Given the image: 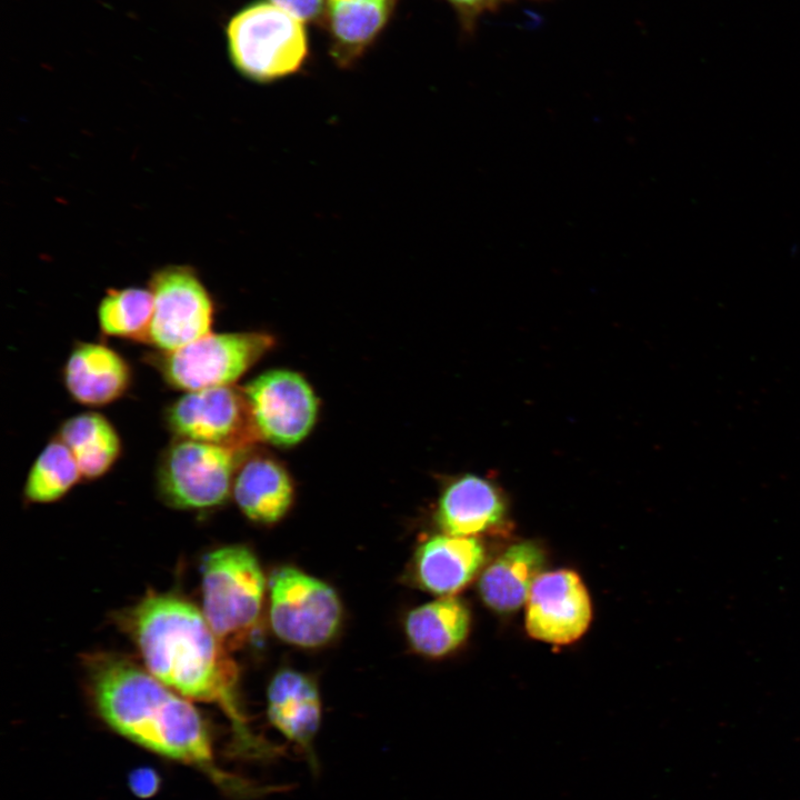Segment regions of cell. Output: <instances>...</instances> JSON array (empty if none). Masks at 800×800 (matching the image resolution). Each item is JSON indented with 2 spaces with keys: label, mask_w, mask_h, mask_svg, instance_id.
<instances>
[{
  "label": "cell",
  "mask_w": 800,
  "mask_h": 800,
  "mask_svg": "<svg viewBox=\"0 0 800 800\" xmlns=\"http://www.w3.org/2000/svg\"><path fill=\"white\" fill-rule=\"evenodd\" d=\"M506 510L504 498L492 482L464 474L446 487L434 518L446 534L473 537L500 524Z\"/></svg>",
  "instance_id": "cell-14"
},
{
  "label": "cell",
  "mask_w": 800,
  "mask_h": 800,
  "mask_svg": "<svg viewBox=\"0 0 800 800\" xmlns=\"http://www.w3.org/2000/svg\"><path fill=\"white\" fill-rule=\"evenodd\" d=\"M373 1L382 2V3H391L392 0H373Z\"/></svg>",
  "instance_id": "cell-26"
},
{
  "label": "cell",
  "mask_w": 800,
  "mask_h": 800,
  "mask_svg": "<svg viewBox=\"0 0 800 800\" xmlns=\"http://www.w3.org/2000/svg\"><path fill=\"white\" fill-rule=\"evenodd\" d=\"M70 449L59 439L50 441L29 470L24 494L32 502H52L64 496L81 478Z\"/></svg>",
  "instance_id": "cell-22"
},
{
  "label": "cell",
  "mask_w": 800,
  "mask_h": 800,
  "mask_svg": "<svg viewBox=\"0 0 800 800\" xmlns=\"http://www.w3.org/2000/svg\"><path fill=\"white\" fill-rule=\"evenodd\" d=\"M260 439L279 447L299 443L318 416V398L299 373L276 369L263 372L244 388Z\"/></svg>",
  "instance_id": "cell-10"
},
{
  "label": "cell",
  "mask_w": 800,
  "mask_h": 800,
  "mask_svg": "<svg viewBox=\"0 0 800 800\" xmlns=\"http://www.w3.org/2000/svg\"><path fill=\"white\" fill-rule=\"evenodd\" d=\"M58 438L70 449L86 479L104 474L121 450L116 429L97 412H83L69 418L60 427Z\"/></svg>",
  "instance_id": "cell-19"
},
{
  "label": "cell",
  "mask_w": 800,
  "mask_h": 800,
  "mask_svg": "<svg viewBox=\"0 0 800 800\" xmlns=\"http://www.w3.org/2000/svg\"><path fill=\"white\" fill-rule=\"evenodd\" d=\"M264 590V574L249 548L227 546L207 554L202 566V612L228 650L240 648L253 633Z\"/></svg>",
  "instance_id": "cell-3"
},
{
  "label": "cell",
  "mask_w": 800,
  "mask_h": 800,
  "mask_svg": "<svg viewBox=\"0 0 800 800\" xmlns=\"http://www.w3.org/2000/svg\"><path fill=\"white\" fill-rule=\"evenodd\" d=\"M241 452L178 438L162 454L158 468L161 497L179 509L222 504L232 490Z\"/></svg>",
  "instance_id": "cell-7"
},
{
  "label": "cell",
  "mask_w": 800,
  "mask_h": 800,
  "mask_svg": "<svg viewBox=\"0 0 800 800\" xmlns=\"http://www.w3.org/2000/svg\"><path fill=\"white\" fill-rule=\"evenodd\" d=\"M546 562L541 547L531 541L510 546L482 572L479 592L492 610L509 613L527 602Z\"/></svg>",
  "instance_id": "cell-16"
},
{
  "label": "cell",
  "mask_w": 800,
  "mask_h": 800,
  "mask_svg": "<svg viewBox=\"0 0 800 800\" xmlns=\"http://www.w3.org/2000/svg\"><path fill=\"white\" fill-rule=\"evenodd\" d=\"M129 782L132 791L142 798L152 796L159 788L158 774L153 770L147 768L133 771L130 776Z\"/></svg>",
  "instance_id": "cell-25"
},
{
  "label": "cell",
  "mask_w": 800,
  "mask_h": 800,
  "mask_svg": "<svg viewBox=\"0 0 800 800\" xmlns=\"http://www.w3.org/2000/svg\"><path fill=\"white\" fill-rule=\"evenodd\" d=\"M153 306L149 288L111 289L98 307L100 329L107 336L147 342Z\"/></svg>",
  "instance_id": "cell-21"
},
{
  "label": "cell",
  "mask_w": 800,
  "mask_h": 800,
  "mask_svg": "<svg viewBox=\"0 0 800 800\" xmlns=\"http://www.w3.org/2000/svg\"><path fill=\"white\" fill-rule=\"evenodd\" d=\"M87 667L99 714L124 738L202 769L232 796L253 799L277 789L220 770L213 760L209 730L198 710L148 670L109 653L91 656Z\"/></svg>",
  "instance_id": "cell-2"
},
{
  "label": "cell",
  "mask_w": 800,
  "mask_h": 800,
  "mask_svg": "<svg viewBox=\"0 0 800 800\" xmlns=\"http://www.w3.org/2000/svg\"><path fill=\"white\" fill-rule=\"evenodd\" d=\"M591 602L580 577L571 570L541 573L527 600L526 628L538 640L568 644L591 621Z\"/></svg>",
  "instance_id": "cell-11"
},
{
  "label": "cell",
  "mask_w": 800,
  "mask_h": 800,
  "mask_svg": "<svg viewBox=\"0 0 800 800\" xmlns=\"http://www.w3.org/2000/svg\"><path fill=\"white\" fill-rule=\"evenodd\" d=\"M232 491L243 514L263 524L274 523L288 512L294 492L284 468L273 459L260 456L238 467Z\"/></svg>",
  "instance_id": "cell-17"
},
{
  "label": "cell",
  "mask_w": 800,
  "mask_h": 800,
  "mask_svg": "<svg viewBox=\"0 0 800 800\" xmlns=\"http://www.w3.org/2000/svg\"><path fill=\"white\" fill-rule=\"evenodd\" d=\"M459 13L464 28L471 30L484 13L496 10L504 0H447Z\"/></svg>",
  "instance_id": "cell-23"
},
{
  "label": "cell",
  "mask_w": 800,
  "mask_h": 800,
  "mask_svg": "<svg viewBox=\"0 0 800 800\" xmlns=\"http://www.w3.org/2000/svg\"><path fill=\"white\" fill-rule=\"evenodd\" d=\"M128 630L147 670L184 698L219 704L236 733L238 753L270 760L281 749L254 736L237 700L238 668L229 651L192 603L151 593L128 614Z\"/></svg>",
  "instance_id": "cell-1"
},
{
  "label": "cell",
  "mask_w": 800,
  "mask_h": 800,
  "mask_svg": "<svg viewBox=\"0 0 800 800\" xmlns=\"http://www.w3.org/2000/svg\"><path fill=\"white\" fill-rule=\"evenodd\" d=\"M166 418L180 439L242 452L260 439L243 389L232 384L187 392L169 407Z\"/></svg>",
  "instance_id": "cell-9"
},
{
  "label": "cell",
  "mask_w": 800,
  "mask_h": 800,
  "mask_svg": "<svg viewBox=\"0 0 800 800\" xmlns=\"http://www.w3.org/2000/svg\"><path fill=\"white\" fill-rule=\"evenodd\" d=\"M63 380L71 397L88 406H102L120 398L131 381L126 360L99 343L81 342L71 351Z\"/></svg>",
  "instance_id": "cell-15"
},
{
  "label": "cell",
  "mask_w": 800,
  "mask_h": 800,
  "mask_svg": "<svg viewBox=\"0 0 800 800\" xmlns=\"http://www.w3.org/2000/svg\"><path fill=\"white\" fill-rule=\"evenodd\" d=\"M274 344L264 332L208 333L157 361L166 381L187 392L229 386Z\"/></svg>",
  "instance_id": "cell-6"
},
{
  "label": "cell",
  "mask_w": 800,
  "mask_h": 800,
  "mask_svg": "<svg viewBox=\"0 0 800 800\" xmlns=\"http://www.w3.org/2000/svg\"><path fill=\"white\" fill-rule=\"evenodd\" d=\"M267 714L271 724L303 753L311 771L319 772L314 739L321 723V700L311 677L281 669L267 690Z\"/></svg>",
  "instance_id": "cell-12"
},
{
  "label": "cell",
  "mask_w": 800,
  "mask_h": 800,
  "mask_svg": "<svg viewBox=\"0 0 800 800\" xmlns=\"http://www.w3.org/2000/svg\"><path fill=\"white\" fill-rule=\"evenodd\" d=\"M484 548L474 537L434 536L419 546L412 561V576L423 590L453 596L479 572Z\"/></svg>",
  "instance_id": "cell-13"
},
{
  "label": "cell",
  "mask_w": 800,
  "mask_h": 800,
  "mask_svg": "<svg viewBox=\"0 0 800 800\" xmlns=\"http://www.w3.org/2000/svg\"><path fill=\"white\" fill-rule=\"evenodd\" d=\"M300 22L316 19L322 11L324 0H268Z\"/></svg>",
  "instance_id": "cell-24"
},
{
  "label": "cell",
  "mask_w": 800,
  "mask_h": 800,
  "mask_svg": "<svg viewBox=\"0 0 800 800\" xmlns=\"http://www.w3.org/2000/svg\"><path fill=\"white\" fill-rule=\"evenodd\" d=\"M270 624L282 641L300 648L329 643L342 622V604L326 582L282 566L269 579Z\"/></svg>",
  "instance_id": "cell-5"
},
{
  "label": "cell",
  "mask_w": 800,
  "mask_h": 800,
  "mask_svg": "<svg viewBox=\"0 0 800 800\" xmlns=\"http://www.w3.org/2000/svg\"><path fill=\"white\" fill-rule=\"evenodd\" d=\"M232 64L246 78L269 82L298 71L308 53L302 22L270 1L249 4L226 29Z\"/></svg>",
  "instance_id": "cell-4"
},
{
  "label": "cell",
  "mask_w": 800,
  "mask_h": 800,
  "mask_svg": "<svg viewBox=\"0 0 800 800\" xmlns=\"http://www.w3.org/2000/svg\"><path fill=\"white\" fill-rule=\"evenodd\" d=\"M470 622L467 604L448 596L412 609L404 620V633L417 653L440 658L466 640Z\"/></svg>",
  "instance_id": "cell-18"
},
{
  "label": "cell",
  "mask_w": 800,
  "mask_h": 800,
  "mask_svg": "<svg viewBox=\"0 0 800 800\" xmlns=\"http://www.w3.org/2000/svg\"><path fill=\"white\" fill-rule=\"evenodd\" d=\"M149 289L154 306L147 342L172 351L210 333L213 302L193 268L178 264L158 269Z\"/></svg>",
  "instance_id": "cell-8"
},
{
  "label": "cell",
  "mask_w": 800,
  "mask_h": 800,
  "mask_svg": "<svg viewBox=\"0 0 800 800\" xmlns=\"http://www.w3.org/2000/svg\"><path fill=\"white\" fill-rule=\"evenodd\" d=\"M391 3L373 0H329V24L333 52L340 62H351L381 31Z\"/></svg>",
  "instance_id": "cell-20"
}]
</instances>
